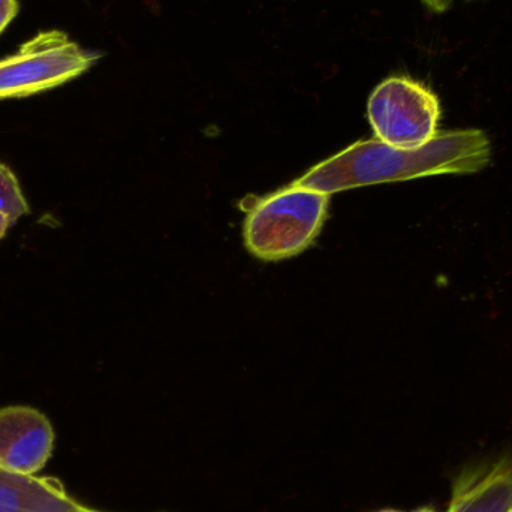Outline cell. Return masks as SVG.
<instances>
[{
  "label": "cell",
  "instance_id": "obj_1",
  "mask_svg": "<svg viewBox=\"0 0 512 512\" xmlns=\"http://www.w3.org/2000/svg\"><path fill=\"white\" fill-rule=\"evenodd\" d=\"M492 144L481 129L438 132L426 146L406 150L379 140L358 141L295 180L294 185L334 192L444 174H474L489 167Z\"/></svg>",
  "mask_w": 512,
  "mask_h": 512
},
{
  "label": "cell",
  "instance_id": "obj_2",
  "mask_svg": "<svg viewBox=\"0 0 512 512\" xmlns=\"http://www.w3.org/2000/svg\"><path fill=\"white\" fill-rule=\"evenodd\" d=\"M330 195L294 183L259 198L243 225L248 251L262 261H280L306 251L327 219Z\"/></svg>",
  "mask_w": 512,
  "mask_h": 512
},
{
  "label": "cell",
  "instance_id": "obj_3",
  "mask_svg": "<svg viewBox=\"0 0 512 512\" xmlns=\"http://www.w3.org/2000/svg\"><path fill=\"white\" fill-rule=\"evenodd\" d=\"M99 57L60 30L38 33L17 53L0 60V99L27 98L56 89L89 71Z\"/></svg>",
  "mask_w": 512,
  "mask_h": 512
},
{
  "label": "cell",
  "instance_id": "obj_4",
  "mask_svg": "<svg viewBox=\"0 0 512 512\" xmlns=\"http://www.w3.org/2000/svg\"><path fill=\"white\" fill-rule=\"evenodd\" d=\"M441 102L430 87L406 75L382 81L367 102L376 140L397 149L426 146L438 134Z\"/></svg>",
  "mask_w": 512,
  "mask_h": 512
},
{
  "label": "cell",
  "instance_id": "obj_5",
  "mask_svg": "<svg viewBox=\"0 0 512 512\" xmlns=\"http://www.w3.org/2000/svg\"><path fill=\"white\" fill-rule=\"evenodd\" d=\"M53 426L47 415L30 406L0 409V468L36 475L54 450Z\"/></svg>",
  "mask_w": 512,
  "mask_h": 512
},
{
  "label": "cell",
  "instance_id": "obj_6",
  "mask_svg": "<svg viewBox=\"0 0 512 512\" xmlns=\"http://www.w3.org/2000/svg\"><path fill=\"white\" fill-rule=\"evenodd\" d=\"M83 508L57 478L0 468V512H81Z\"/></svg>",
  "mask_w": 512,
  "mask_h": 512
},
{
  "label": "cell",
  "instance_id": "obj_7",
  "mask_svg": "<svg viewBox=\"0 0 512 512\" xmlns=\"http://www.w3.org/2000/svg\"><path fill=\"white\" fill-rule=\"evenodd\" d=\"M512 507V463L501 462L462 478L447 512H508Z\"/></svg>",
  "mask_w": 512,
  "mask_h": 512
},
{
  "label": "cell",
  "instance_id": "obj_8",
  "mask_svg": "<svg viewBox=\"0 0 512 512\" xmlns=\"http://www.w3.org/2000/svg\"><path fill=\"white\" fill-rule=\"evenodd\" d=\"M30 206L15 174L0 162V216L12 225L29 215Z\"/></svg>",
  "mask_w": 512,
  "mask_h": 512
},
{
  "label": "cell",
  "instance_id": "obj_9",
  "mask_svg": "<svg viewBox=\"0 0 512 512\" xmlns=\"http://www.w3.org/2000/svg\"><path fill=\"white\" fill-rule=\"evenodd\" d=\"M421 2L426 5V8L429 9V11L436 12V14H442V12H445L450 8L451 3H453L454 0H421Z\"/></svg>",
  "mask_w": 512,
  "mask_h": 512
},
{
  "label": "cell",
  "instance_id": "obj_10",
  "mask_svg": "<svg viewBox=\"0 0 512 512\" xmlns=\"http://www.w3.org/2000/svg\"><path fill=\"white\" fill-rule=\"evenodd\" d=\"M15 15H17V11H0V33L14 20Z\"/></svg>",
  "mask_w": 512,
  "mask_h": 512
},
{
  "label": "cell",
  "instance_id": "obj_11",
  "mask_svg": "<svg viewBox=\"0 0 512 512\" xmlns=\"http://www.w3.org/2000/svg\"><path fill=\"white\" fill-rule=\"evenodd\" d=\"M0 11H18L17 0H0Z\"/></svg>",
  "mask_w": 512,
  "mask_h": 512
},
{
  "label": "cell",
  "instance_id": "obj_12",
  "mask_svg": "<svg viewBox=\"0 0 512 512\" xmlns=\"http://www.w3.org/2000/svg\"><path fill=\"white\" fill-rule=\"evenodd\" d=\"M11 227V222H9L8 219L3 218V216H0V240L8 234L9 228Z\"/></svg>",
  "mask_w": 512,
  "mask_h": 512
},
{
  "label": "cell",
  "instance_id": "obj_13",
  "mask_svg": "<svg viewBox=\"0 0 512 512\" xmlns=\"http://www.w3.org/2000/svg\"><path fill=\"white\" fill-rule=\"evenodd\" d=\"M81 512H101V511H96V510H92V508L84 507L83 511H81Z\"/></svg>",
  "mask_w": 512,
  "mask_h": 512
},
{
  "label": "cell",
  "instance_id": "obj_14",
  "mask_svg": "<svg viewBox=\"0 0 512 512\" xmlns=\"http://www.w3.org/2000/svg\"><path fill=\"white\" fill-rule=\"evenodd\" d=\"M415 512H435V511L429 510V508H423V510L415 511Z\"/></svg>",
  "mask_w": 512,
  "mask_h": 512
},
{
  "label": "cell",
  "instance_id": "obj_15",
  "mask_svg": "<svg viewBox=\"0 0 512 512\" xmlns=\"http://www.w3.org/2000/svg\"><path fill=\"white\" fill-rule=\"evenodd\" d=\"M379 512H402V511L385 510V511H379Z\"/></svg>",
  "mask_w": 512,
  "mask_h": 512
},
{
  "label": "cell",
  "instance_id": "obj_16",
  "mask_svg": "<svg viewBox=\"0 0 512 512\" xmlns=\"http://www.w3.org/2000/svg\"><path fill=\"white\" fill-rule=\"evenodd\" d=\"M508 512H512V507L510 508V510H508Z\"/></svg>",
  "mask_w": 512,
  "mask_h": 512
}]
</instances>
